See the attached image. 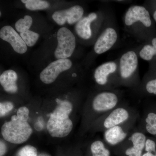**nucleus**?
<instances>
[{
  "instance_id": "2eb2a0df",
  "label": "nucleus",
  "mask_w": 156,
  "mask_h": 156,
  "mask_svg": "<svg viewBox=\"0 0 156 156\" xmlns=\"http://www.w3.org/2000/svg\"><path fill=\"white\" fill-rule=\"evenodd\" d=\"M136 128L145 134L156 136V113L145 110L142 115L140 113Z\"/></svg>"
},
{
  "instance_id": "9b49d317",
  "label": "nucleus",
  "mask_w": 156,
  "mask_h": 156,
  "mask_svg": "<svg viewBox=\"0 0 156 156\" xmlns=\"http://www.w3.org/2000/svg\"><path fill=\"white\" fill-rule=\"evenodd\" d=\"M72 66V62L68 58L57 59L51 62L42 71L40 75V80L44 83H52L60 73L70 69Z\"/></svg>"
},
{
  "instance_id": "f8f14e48",
  "label": "nucleus",
  "mask_w": 156,
  "mask_h": 156,
  "mask_svg": "<svg viewBox=\"0 0 156 156\" xmlns=\"http://www.w3.org/2000/svg\"><path fill=\"white\" fill-rule=\"evenodd\" d=\"M84 14L83 7L76 5L68 9L55 11L52 15V18L58 25H63L66 22L71 25L80 20L83 17Z\"/></svg>"
},
{
  "instance_id": "6ab92c4d",
  "label": "nucleus",
  "mask_w": 156,
  "mask_h": 156,
  "mask_svg": "<svg viewBox=\"0 0 156 156\" xmlns=\"http://www.w3.org/2000/svg\"><path fill=\"white\" fill-rule=\"evenodd\" d=\"M21 2L25 4L27 9L30 11L44 10L50 7L48 2L43 0H22Z\"/></svg>"
},
{
  "instance_id": "aec40b11",
  "label": "nucleus",
  "mask_w": 156,
  "mask_h": 156,
  "mask_svg": "<svg viewBox=\"0 0 156 156\" xmlns=\"http://www.w3.org/2000/svg\"><path fill=\"white\" fill-rule=\"evenodd\" d=\"M20 36L27 46L29 47H33L35 44L40 37L38 34L30 30L20 33Z\"/></svg>"
},
{
  "instance_id": "20e7f679",
  "label": "nucleus",
  "mask_w": 156,
  "mask_h": 156,
  "mask_svg": "<svg viewBox=\"0 0 156 156\" xmlns=\"http://www.w3.org/2000/svg\"><path fill=\"white\" fill-rule=\"evenodd\" d=\"M57 106L50 115L47 123L49 134L54 137L62 138L67 136L72 131L73 123L69 115L73 105L69 101L56 99Z\"/></svg>"
},
{
  "instance_id": "1a4fd4ad",
  "label": "nucleus",
  "mask_w": 156,
  "mask_h": 156,
  "mask_svg": "<svg viewBox=\"0 0 156 156\" xmlns=\"http://www.w3.org/2000/svg\"><path fill=\"white\" fill-rule=\"evenodd\" d=\"M58 45L54 56L57 59H65L72 55L75 49L76 40L73 34L66 27H61L57 34Z\"/></svg>"
},
{
  "instance_id": "7ed1b4c3",
  "label": "nucleus",
  "mask_w": 156,
  "mask_h": 156,
  "mask_svg": "<svg viewBox=\"0 0 156 156\" xmlns=\"http://www.w3.org/2000/svg\"><path fill=\"white\" fill-rule=\"evenodd\" d=\"M123 23L126 30L134 37L142 41L146 40V32L152 25L149 11L144 6L133 5L124 15Z\"/></svg>"
},
{
  "instance_id": "bb28decb",
  "label": "nucleus",
  "mask_w": 156,
  "mask_h": 156,
  "mask_svg": "<svg viewBox=\"0 0 156 156\" xmlns=\"http://www.w3.org/2000/svg\"><path fill=\"white\" fill-rule=\"evenodd\" d=\"M151 43L153 46L156 48V37L152 39Z\"/></svg>"
},
{
  "instance_id": "a878e982",
  "label": "nucleus",
  "mask_w": 156,
  "mask_h": 156,
  "mask_svg": "<svg viewBox=\"0 0 156 156\" xmlns=\"http://www.w3.org/2000/svg\"><path fill=\"white\" fill-rule=\"evenodd\" d=\"M142 156H154V154L149 152H146L143 154Z\"/></svg>"
},
{
  "instance_id": "dca6fc26",
  "label": "nucleus",
  "mask_w": 156,
  "mask_h": 156,
  "mask_svg": "<svg viewBox=\"0 0 156 156\" xmlns=\"http://www.w3.org/2000/svg\"><path fill=\"white\" fill-rule=\"evenodd\" d=\"M130 90L131 95L136 98H142L146 94L156 95V78L144 77L138 87Z\"/></svg>"
},
{
  "instance_id": "393cba45",
  "label": "nucleus",
  "mask_w": 156,
  "mask_h": 156,
  "mask_svg": "<svg viewBox=\"0 0 156 156\" xmlns=\"http://www.w3.org/2000/svg\"><path fill=\"white\" fill-rule=\"evenodd\" d=\"M7 147L5 144L2 140L0 142V156H3L6 153Z\"/></svg>"
},
{
  "instance_id": "9d476101",
  "label": "nucleus",
  "mask_w": 156,
  "mask_h": 156,
  "mask_svg": "<svg viewBox=\"0 0 156 156\" xmlns=\"http://www.w3.org/2000/svg\"><path fill=\"white\" fill-rule=\"evenodd\" d=\"M147 138L145 134L136 127L124 142L117 146L125 148L124 153L126 156H142Z\"/></svg>"
},
{
  "instance_id": "39448f33",
  "label": "nucleus",
  "mask_w": 156,
  "mask_h": 156,
  "mask_svg": "<svg viewBox=\"0 0 156 156\" xmlns=\"http://www.w3.org/2000/svg\"><path fill=\"white\" fill-rule=\"evenodd\" d=\"M138 110L124 101L106 114L99 118V130L104 132L115 126L122 125L139 116Z\"/></svg>"
},
{
  "instance_id": "5701e85b",
  "label": "nucleus",
  "mask_w": 156,
  "mask_h": 156,
  "mask_svg": "<svg viewBox=\"0 0 156 156\" xmlns=\"http://www.w3.org/2000/svg\"><path fill=\"white\" fill-rule=\"evenodd\" d=\"M14 105L10 101L0 103V116L4 117L14 108Z\"/></svg>"
},
{
  "instance_id": "cd10ccee",
  "label": "nucleus",
  "mask_w": 156,
  "mask_h": 156,
  "mask_svg": "<svg viewBox=\"0 0 156 156\" xmlns=\"http://www.w3.org/2000/svg\"><path fill=\"white\" fill-rule=\"evenodd\" d=\"M153 17L154 19V20L156 22V10L154 11Z\"/></svg>"
},
{
  "instance_id": "c85d7f7f",
  "label": "nucleus",
  "mask_w": 156,
  "mask_h": 156,
  "mask_svg": "<svg viewBox=\"0 0 156 156\" xmlns=\"http://www.w3.org/2000/svg\"><path fill=\"white\" fill-rule=\"evenodd\" d=\"M154 156H156V154H154Z\"/></svg>"
},
{
  "instance_id": "4468645a",
  "label": "nucleus",
  "mask_w": 156,
  "mask_h": 156,
  "mask_svg": "<svg viewBox=\"0 0 156 156\" xmlns=\"http://www.w3.org/2000/svg\"><path fill=\"white\" fill-rule=\"evenodd\" d=\"M98 17L97 13L92 12L79 20L75 27V30L78 36L84 40H89L91 38L92 36L91 25Z\"/></svg>"
},
{
  "instance_id": "f03ea898",
  "label": "nucleus",
  "mask_w": 156,
  "mask_h": 156,
  "mask_svg": "<svg viewBox=\"0 0 156 156\" xmlns=\"http://www.w3.org/2000/svg\"><path fill=\"white\" fill-rule=\"evenodd\" d=\"M29 115L28 108L21 107L17 110V115L12 116L11 121L3 125L2 134L5 140L14 144H20L27 141L33 132L27 122Z\"/></svg>"
},
{
  "instance_id": "423d86ee",
  "label": "nucleus",
  "mask_w": 156,
  "mask_h": 156,
  "mask_svg": "<svg viewBox=\"0 0 156 156\" xmlns=\"http://www.w3.org/2000/svg\"><path fill=\"white\" fill-rule=\"evenodd\" d=\"M111 16L107 12L104 27L94 44V51L98 55L103 54L111 50L119 39V31Z\"/></svg>"
},
{
  "instance_id": "6e6552de",
  "label": "nucleus",
  "mask_w": 156,
  "mask_h": 156,
  "mask_svg": "<svg viewBox=\"0 0 156 156\" xmlns=\"http://www.w3.org/2000/svg\"><path fill=\"white\" fill-rule=\"evenodd\" d=\"M139 118L140 115L125 124L115 126L104 131V140L110 147H115L119 145L136 129Z\"/></svg>"
},
{
  "instance_id": "412c9836",
  "label": "nucleus",
  "mask_w": 156,
  "mask_h": 156,
  "mask_svg": "<svg viewBox=\"0 0 156 156\" xmlns=\"http://www.w3.org/2000/svg\"><path fill=\"white\" fill-rule=\"evenodd\" d=\"M33 23V19L29 15H25L23 19H20L15 23V28L19 33L29 30Z\"/></svg>"
},
{
  "instance_id": "c756f323",
  "label": "nucleus",
  "mask_w": 156,
  "mask_h": 156,
  "mask_svg": "<svg viewBox=\"0 0 156 156\" xmlns=\"http://www.w3.org/2000/svg\"></svg>"
},
{
  "instance_id": "a211bd4d",
  "label": "nucleus",
  "mask_w": 156,
  "mask_h": 156,
  "mask_svg": "<svg viewBox=\"0 0 156 156\" xmlns=\"http://www.w3.org/2000/svg\"><path fill=\"white\" fill-rule=\"evenodd\" d=\"M109 146L104 140H97L93 141L90 145L92 156H111Z\"/></svg>"
},
{
  "instance_id": "0eeeda50",
  "label": "nucleus",
  "mask_w": 156,
  "mask_h": 156,
  "mask_svg": "<svg viewBox=\"0 0 156 156\" xmlns=\"http://www.w3.org/2000/svg\"><path fill=\"white\" fill-rule=\"evenodd\" d=\"M118 61L112 60L102 63L95 69L94 73L95 82L101 87V90L117 89Z\"/></svg>"
},
{
  "instance_id": "f3484780",
  "label": "nucleus",
  "mask_w": 156,
  "mask_h": 156,
  "mask_svg": "<svg viewBox=\"0 0 156 156\" xmlns=\"http://www.w3.org/2000/svg\"><path fill=\"white\" fill-rule=\"evenodd\" d=\"M17 80V73L13 70L5 71L0 76V83L6 92L15 93L18 87L16 84Z\"/></svg>"
},
{
  "instance_id": "b1692460",
  "label": "nucleus",
  "mask_w": 156,
  "mask_h": 156,
  "mask_svg": "<svg viewBox=\"0 0 156 156\" xmlns=\"http://www.w3.org/2000/svg\"><path fill=\"white\" fill-rule=\"evenodd\" d=\"M145 152H149L153 154H156V143L153 140L149 138H147L145 143Z\"/></svg>"
},
{
  "instance_id": "ddd939ff",
  "label": "nucleus",
  "mask_w": 156,
  "mask_h": 156,
  "mask_svg": "<svg viewBox=\"0 0 156 156\" xmlns=\"http://www.w3.org/2000/svg\"><path fill=\"white\" fill-rule=\"evenodd\" d=\"M0 37L9 43L15 52L23 54L27 52V47L25 42L12 27L4 26L0 30Z\"/></svg>"
},
{
  "instance_id": "4be33fe9",
  "label": "nucleus",
  "mask_w": 156,
  "mask_h": 156,
  "mask_svg": "<svg viewBox=\"0 0 156 156\" xmlns=\"http://www.w3.org/2000/svg\"><path fill=\"white\" fill-rule=\"evenodd\" d=\"M18 156H37V151L32 146L26 145L19 151Z\"/></svg>"
},
{
  "instance_id": "f257e3e1",
  "label": "nucleus",
  "mask_w": 156,
  "mask_h": 156,
  "mask_svg": "<svg viewBox=\"0 0 156 156\" xmlns=\"http://www.w3.org/2000/svg\"><path fill=\"white\" fill-rule=\"evenodd\" d=\"M138 56L136 49L127 50L120 56L118 61L117 87L131 90L138 87L141 82L139 74Z\"/></svg>"
}]
</instances>
